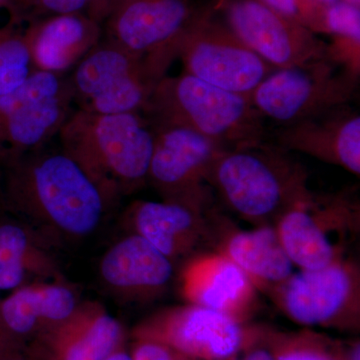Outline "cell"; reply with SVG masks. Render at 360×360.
Segmentation results:
<instances>
[{"label": "cell", "instance_id": "18", "mask_svg": "<svg viewBox=\"0 0 360 360\" xmlns=\"http://www.w3.org/2000/svg\"><path fill=\"white\" fill-rule=\"evenodd\" d=\"M179 281L186 303L224 312L240 321H246L257 304V288L250 277L219 250L186 259Z\"/></svg>", "mask_w": 360, "mask_h": 360}, {"label": "cell", "instance_id": "34", "mask_svg": "<svg viewBox=\"0 0 360 360\" xmlns=\"http://www.w3.org/2000/svg\"><path fill=\"white\" fill-rule=\"evenodd\" d=\"M0 360H34L30 356L25 349H11L0 352Z\"/></svg>", "mask_w": 360, "mask_h": 360}, {"label": "cell", "instance_id": "21", "mask_svg": "<svg viewBox=\"0 0 360 360\" xmlns=\"http://www.w3.org/2000/svg\"><path fill=\"white\" fill-rule=\"evenodd\" d=\"M103 26L82 13L30 21L25 39L35 71L65 75L103 39Z\"/></svg>", "mask_w": 360, "mask_h": 360}, {"label": "cell", "instance_id": "16", "mask_svg": "<svg viewBox=\"0 0 360 360\" xmlns=\"http://www.w3.org/2000/svg\"><path fill=\"white\" fill-rule=\"evenodd\" d=\"M174 264L139 234L127 232L104 252L98 276L108 292L124 303H146L165 295Z\"/></svg>", "mask_w": 360, "mask_h": 360}, {"label": "cell", "instance_id": "25", "mask_svg": "<svg viewBox=\"0 0 360 360\" xmlns=\"http://www.w3.org/2000/svg\"><path fill=\"white\" fill-rule=\"evenodd\" d=\"M276 360H345V352L316 333L266 335Z\"/></svg>", "mask_w": 360, "mask_h": 360}, {"label": "cell", "instance_id": "29", "mask_svg": "<svg viewBox=\"0 0 360 360\" xmlns=\"http://www.w3.org/2000/svg\"><path fill=\"white\" fill-rule=\"evenodd\" d=\"M129 352L134 360H191L163 343L141 338L134 340Z\"/></svg>", "mask_w": 360, "mask_h": 360}, {"label": "cell", "instance_id": "5", "mask_svg": "<svg viewBox=\"0 0 360 360\" xmlns=\"http://www.w3.org/2000/svg\"><path fill=\"white\" fill-rule=\"evenodd\" d=\"M174 61L169 56L134 53L104 37L68 77L77 110L142 112Z\"/></svg>", "mask_w": 360, "mask_h": 360}, {"label": "cell", "instance_id": "8", "mask_svg": "<svg viewBox=\"0 0 360 360\" xmlns=\"http://www.w3.org/2000/svg\"><path fill=\"white\" fill-rule=\"evenodd\" d=\"M359 75L328 58L276 70L250 96L264 120L288 125L348 105Z\"/></svg>", "mask_w": 360, "mask_h": 360}, {"label": "cell", "instance_id": "31", "mask_svg": "<svg viewBox=\"0 0 360 360\" xmlns=\"http://www.w3.org/2000/svg\"><path fill=\"white\" fill-rule=\"evenodd\" d=\"M120 0H89L84 13L99 25H103Z\"/></svg>", "mask_w": 360, "mask_h": 360}, {"label": "cell", "instance_id": "40", "mask_svg": "<svg viewBox=\"0 0 360 360\" xmlns=\"http://www.w3.org/2000/svg\"><path fill=\"white\" fill-rule=\"evenodd\" d=\"M343 1L348 2V4H354L355 6H359L360 0H343Z\"/></svg>", "mask_w": 360, "mask_h": 360}, {"label": "cell", "instance_id": "19", "mask_svg": "<svg viewBox=\"0 0 360 360\" xmlns=\"http://www.w3.org/2000/svg\"><path fill=\"white\" fill-rule=\"evenodd\" d=\"M276 144L360 174V116L349 105L284 125Z\"/></svg>", "mask_w": 360, "mask_h": 360}, {"label": "cell", "instance_id": "1", "mask_svg": "<svg viewBox=\"0 0 360 360\" xmlns=\"http://www.w3.org/2000/svg\"><path fill=\"white\" fill-rule=\"evenodd\" d=\"M0 186L7 210L54 248L89 238L111 208L96 184L61 149L41 148L4 167Z\"/></svg>", "mask_w": 360, "mask_h": 360}, {"label": "cell", "instance_id": "15", "mask_svg": "<svg viewBox=\"0 0 360 360\" xmlns=\"http://www.w3.org/2000/svg\"><path fill=\"white\" fill-rule=\"evenodd\" d=\"M124 326L103 303L82 300L66 319L25 347L34 360H103L127 347Z\"/></svg>", "mask_w": 360, "mask_h": 360}, {"label": "cell", "instance_id": "32", "mask_svg": "<svg viewBox=\"0 0 360 360\" xmlns=\"http://www.w3.org/2000/svg\"><path fill=\"white\" fill-rule=\"evenodd\" d=\"M37 0H13V13L11 18L25 20L30 15Z\"/></svg>", "mask_w": 360, "mask_h": 360}, {"label": "cell", "instance_id": "3", "mask_svg": "<svg viewBox=\"0 0 360 360\" xmlns=\"http://www.w3.org/2000/svg\"><path fill=\"white\" fill-rule=\"evenodd\" d=\"M307 167L290 151L266 142L222 149L207 182L231 212L257 225L276 224L293 206L309 200Z\"/></svg>", "mask_w": 360, "mask_h": 360}, {"label": "cell", "instance_id": "6", "mask_svg": "<svg viewBox=\"0 0 360 360\" xmlns=\"http://www.w3.org/2000/svg\"><path fill=\"white\" fill-rule=\"evenodd\" d=\"M70 77L35 71L0 96V167L44 148L72 115Z\"/></svg>", "mask_w": 360, "mask_h": 360}, {"label": "cell", "instance_id": "14", "mask_svg": "<svg viewBox=\"0 0 360 360\" xmlns=\"http://www.w3.org/2000/svg\"><path fill=\"white\" fill-rule=\"evenodd\" d=\"M206 6L201 0H120L103 33L134 53L176 59L179 37Z\"/></svg>", "mask_w": 360, "mask_h": 360}, {"label": "cell", "instance_id": "33", "mask_svg": "<svg viewBox=\"0 0 360 360\" xmlns=\"http://www.w3.org/2000/svg\"><path fill=\"white\" fill-rule=\"evenodd\" d=\"M241 360H276L274 354L269 347H257L253 345L250 349L246 350L245 356Z\"/></svg>", "mask_w": 360, "mask_h": 360}, {"label": "cell", "instance_id": "12", "mask_svg": "<svg viewBox=\"0 0 360 360\" xmlns=\"http://www.w3.org/2000/svg\"><path fill=\"white\" fill-rule=\"evenodd\" d=\"M151 124L155 130V148L148 184L161 200L202 210L212 208L213 191L207 182L208 172L213 160L225 148L186 127L167 123Z\"/></svg>", "mask_w": 360, "mask_h": 360}, {"label": "cell", "instance_id": "35", "mask_svg": "<svg viewBox=\"0 0 360 360\" xmlns=\"http://www.w3.org/2000/svg\"><path fill=\"white\" fill-rule=\"evenodd\" d=\"M103 360H134L131 354L127 347L120 348L115 352L106 356Z\"/></svg>", "mask_w": 360, "mask_h": 360}, {"label": "cell", "instance_id": "26", "mask_svg": "<svg viewBox=\"0 0 360 360\" xmlns=\"http://www.w3.org/2000/svg\"><path fill=\"white\" fill-rule=\"evenodd\" d=\"M312 32H324L333 37L360 40L359 6L343 0L322 6Z\"/></svg>", "mask_w": 360, "mask_h": 360}, {"label": "cell", "instance_id": "11", "mask_svg": "<svg viewBox=\"0 0 360 360\" xmlns=\"http://www.w3.org/2000/svg\"><path fill=\"white\" fill-rule=\"evenodd\" d=\"M270 292L296 323L340 329L359 326V269L345 258L324 269L293 272Z\"/></svg>", "mask_w": 360, "mask_h": 360}, {"label": "cell", "instance_id": "22", "mask_svg": "<svg viewBox=\"0 0 360 360\" xmlns=\"http://www.w3.org/2000/svg\"><path fill=\"white\" fill-rule=\"evenodd\" d=\"M53 248L22 220L0 219V291L65 279Z\"/></svg>", "mask_w": 360, "mask_h": 360}, {"label": "cell", "instance_id": "39", "mask_svg": "<svg viewBox=\"0 0 360 360\" xmlns=\"http://www.w3.org/2000/svg\"><path fill=\"white\" fill-rule=\"evenodd\" d=\"M310 1L314 2L317 6H328V4H335L338 0H310Z\"/></svg>", "mask_w": 360, "mask_h": 360}, {"label": "cell", "instance_id": "28", "mask_svg": "<svg viewBox=\"0 0 360 360\" xmlns=\"http://www.w3.org/2000/svg\"><path fill=\"white\" fill-rule=\"evenodd\" d=\"M326 56L354 75H360V40L333 37L330 44H326Z\"/></svg>", "mask_w": 360, "mask_h": 360}, {"label": "cell", "instance_id": "17", "mask_svg": "<svg viewBox=\"0 0 360 360\" xmlns=\"http://www.w3.org/2000/svg\"><path fill=\"white\" fill-rule=\"evenodd\" d=\"M124 224L129 232L146 239L174 264L198 255V248L212 239V208L137 200L125 210Z\"/></svg>", "mask_w": 360, "mask_h": 360}, {"label": "cell", "instance_id": "41", "mask_svg": "<svg viewBox=\"0 0 360 360\" xmlns=\"http://www.w3.org/2000/svg\"><path fill=\"white\" fill-rule=\"evenodd\" d=\"M0 300H1V298H0ZM0 338H2V340H6V341H7V342H9V341H8V340H6V338H4V335H2V333H1V328H0ZM9 343H11V342H9ZM13 347H14V345H13ZM20 349H21V348H20Z\"/></svg>", "mask_w": 360, "mask_h": 360}, {"label": "cell", "instance_id": "10", "mask_svg": "<svg viewBox=\"0 0 360 360\" xmlns=\"http://www.w3.org/2000/svg\"><path fill=\"white\" fill-rule=\"evenodd\" d=\"M359 221V201L349 193L314 194L284 213L276 226L292 264L316 270L345 258V246Z\"/></svg>", "mask_w": 360, "mask_h": 360}, {"label": "cell", "instance_id": "2", "mask_svg": "<svg viewBox=\"0 0 360 360\" xmlns=\"http://www.w3.org/2000/svg\"><path fill=\"white\" fill-rule=\"evenodd\" d=\"M58 136L61 150L79 165L111 207L148 184L155 130L142 112L77 110Z\"/></svg>", "mask_w": 360, "mask_h": 360}, {"label": "cell", "instance_id": "30", "mask_svg": "<svg viewBox=\"0 0 360 360\" xmlns=\"http://www.w3.org/2000/svg\"><path fill=\"white\" fill-rule=\"evenodd\" d=\"M89 2V0H37L27 18L32 21L42 15L82 13Z\"/></svg>", "mask_w": 360, "mask_h": 360}, {"label": "cell", "instance_id": "9", "mask_svg": "<svg viewBox=\"0 0 360 360\" xmlns=\"http://www.w3.org/2000/svg\"><path fill=\"white\" fill-rule=\"evenodd\" d=\"M184 72L227 91L250 97L276 70L251 51L206 6L176 44Z\"/></svg>", "mask_w": 360, "mask_h": 360}, {"label": "cell", "instance_id": "37", "mask_svg": "<svg viewBox=\"0 0 360 360\" xmlns=\"http://www.w3.org/2000/svg\"><path fill=\"white\" fill-rule=\"evenodd\" d=\"M0 11H8L11 16L13 13V0H0Z\"/></svg>", "mask_w": 360, "mask_h": 360}, {"label": "cell", "instance_id": "36", "mask_svg": "<svg viewBox=\"0 0 360 360\" xmlns=\"http://www.w3.org/2000/svg\"><path fill=\"white\" fill-rule=\"evenodd\" d=\"M345 360H360L359 342L354 343L347 352H345Z\"/></svg>", "mask_w": 360, "mask_h": 360}, {"label": "cell", "instance_id": "4", "mask_svg": "<svg viewBox=\"0 0 360 360\" xmlns=\"http://www.w3.org/2000/svg\"><path fill=\"white\" fill-rule=\"evenodd\" d=\"M142 113L151 122L186 127L225 149L265 141L264 116L250 97L219 89L186 72L163 77Z\"/></svg>", "mask_w": 360, "mask_h": 360}, {"label": "cell", "instance_id": "23", "mask_svg": "<svg viewBox=\"0 0 360 360\" xmlns=\"http://www.w3.org/2000/svg\"><path fill=\"white\" fill-rule=\"evenodd\" d=\"M219 251L238 265L257 290L271 291L295 272L274 224L232 232L225 236Z\"/></svg>", "mask_w": 360, "mask_h": 360}, {"label": "cell", "instance_id": "38", "mask_svg": "<svg viewBox=\"0 0 360 360\" xmlns=\"http://www.w3.org/2000/svg\"><path fill=\"white\" fill-rule=\"evenodd\" d=\"M11 349H20V348L13 347V345H11V343L7 342L6 340H2V338H0V352H6V350Z\"/></svg>", "mask_w": 360, "mask_h": 360}, {"label": "cell", "instance_id": "13", "mask_svg": "<svg viewBox=\"0 0 360 360\" xmlns=\"http://www.w3.org/2000/svg\"><path fill=\"white\" fill-rule=\"evenodd\" d=\"M212 8L238 39L276 70L326 58V42L260 0H217Z\"/></svg>", "mask_w": 360, "mask_h": 360}, {"label": "cell", "instance_id": "27", "mask_svg": "<svg viewBox=\"0 0 360 360\" xmlns=\"http://www.w3.org/2000/svg\"><path fill=\"white\" fill-rule=\"evenodd\" d=\"M260 1L276 11V13L300 23L309 30L314 25L315 18L322 6H317L310 0H260Z\"/></svg>", "mask_w": 360, "mask_h": 360}, {"label": "cell", "instance_id": "20", "mask_svg": "<svg viewBox=\"0 0 360 360\" xmlns=\"http://www.w3.org/2000/svg\"><path fill=\"white\" fill-rule=\"evenodd\" d=\"M80 302L77 288L65 278L20 286L0 300L2 335L25 349L40 333L66 319Z\"/></svg>", "mask_w": 360, "mask_h": 360}, {"label": "cell", "instance_id": "42", "mask_svg": "<svg viewBox=\"0 0 360 360\" xmlns=\"http://www.w3.org/2000/svg\"><path fill=\"white\" fill-rule=\"evenodd\" d=\"M234 360H239V359H234ZM240 360H241V359H240Z\"/></svg>", "mask_w": 360, "mask_h": 360}, {"label": "cell", "instance_id": "7", "mask_svg": "<svg viewBox=\"0 0 360 360\" xmlns=\"http://www.w3.org/2000/svg\"><path fill=\"white\" fill-rule=\"evenodd\" d=\"M264 333L224 312L186 303L148 315L130 335L132 340L158 341L191 360H234L257 345Z\"/></svg>", "mask_w": 360, "mask_h": 360}, {"label": "cell", "instance_id": "24", "mask_svg": "<svg viewBox=\"0 0 360 360\" xmlns=\"http://www.w3.org/2000/svg\"><path fill=\"white\" fill-rule=\"evenodd\" d=\"M21 22L11 18L0 27V96L18 89L35 72Z\"/></svg>", "mask_w": 360, "mask_h": 360}]
</instances>
